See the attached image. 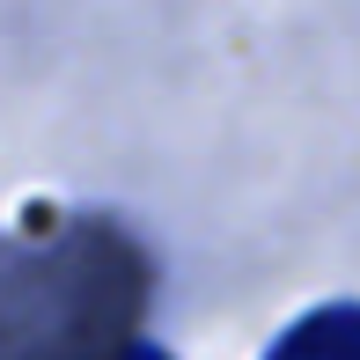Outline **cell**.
Instances as JSON below:
<instances>
[{"label": "cell", "instance_id": "cell-1", "mask_svg": "<svg viewBox=\"0 0 360 360\" xmlns=\"http://www.w3.org/2000/svg\"><path fill=\"white\" fill-rule=\"evenodd\" d=\"M147 309V250L118 221L89 214L52 243H15L0 265V338L15 360H118Z\"/></svg>", "mask_w": 360, "mask_h": 360}, {"label": "cell", "instance_id": "cell-2", "mask_svg": "<svg viewBox=\"0 0 360 360\" xmlns=\"http://www.w3.org/2000/svg\"><path fill=\"white\" fill-rule=\"evenodd\" d=\"M265 360H360V302L309 309L294 331H280V346Z\"/></svg>", "mask_w": 360, "mask_h": 360}, {"label": "cell", "instance_id": "cell-3", "mask_svg": "<svg viewBox=\"0 0 360 360\" xmlns=\"http://www.w3.org/2000/svg\"><path fill=\"white\" fill-rule=\"evenodd\" d=\"M118 360H169V353H162V346H147V338H133V346H125Z\"/></svg>", "mask_w": 360, "mask_h": 360}]
</instances>
